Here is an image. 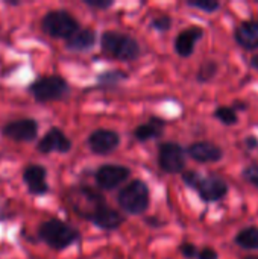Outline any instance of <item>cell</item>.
I'll use <instances>...</instances> for the list:
<instances>
[{
    "mask_svg": "<svg viewBox=\"0 0 258 259\" xmlns=\"http://www.w3.org/2000/svg\"><path fill=\"white\" fill-rule=\"evenodd\" d=\"M100 49L105 55L120 61L132 62L141 55V47L135 38L117 30H105L100 35Z\"/></svg>",
    "mask_w": 258,
    "mask_h": 259,
    "instance_id": "cell-1",
    "label": "cell"
},
{
    "mask_svg": "<svg viewBox=\"0 0 258 259\" xmlns=\"http://www.w3.org/2000/svg\"><path fill=\"white\" fill-rule=\"evenodd\" d=\"M117 203L129 215H143L151 206V190L141 179H134L123 185L117 194Z\"/></svg>",
    "mask_w": 258,
    "mask_h": 259,
    "instance_id": "cell-2",
    "label": "cell"
},
{
    "mask_svg": "<svg viewBox=\"0 0 258 259\" xmlns=\"http://www.w3.org/2000/svg\"><path fill=\"white\" fill-rule=\"evenodd\" d=\"M38 235L49 247L55 250H64L81 240V234L78 229L58 219H50L41 223Z\"/></svg>",
    "mask_w": 258,
    "mask_h": 259,
    "instance_id": "cell-3",
    "label": "cell"
},
{
    "mask_svg": "<svg viewBox=\"0 0 258 259\" xmlns=\"http://www.w3.org/2000/svg\"><path fill=\"white\" fill-rule=\"evenodd\" d=\"M43 30L59 39H68L79 30V21L65 9H52L41 20Z\"/></svg>",
    "mask_w": 258,
    "mask_h": 259,
    "instance_id": "cell-4",
    "label": "cell"
},
{
    "mask_svg": "<svg viewBox=\"0 0 258 259\" xmlns=\"http://www.w3.org/2000/svg\"><path fill=\"white\" fill-rule=\"evenodd\" d=\"M29 91L38 102H53L65 99L70 94V87L62 76L52 74L32 82L29 85Z\"/></svg>",
    "mask_w": 258,
    "mask_h": 259,
    "instance_id": "cell-5",
    "label": "cell"
},
{
    "mask_svg": "<svg viewBox=\"0 0 258 259\" xmlns=\"http://www.w3.org/2000/svg\"><path fill=\"white\" fill-rule=\"evenodd\" d=\"M187 150L175 141H164L158 146V167L167 175H182L186 171Z\"/></svg>",
    "mask_w": 258,
    "mask_h": 259,
    "instance_id": "cell-6",
    "label": "cell"
},
{
    "mask_svg": "<svg viewBox=\"0 0 258 259\" xmlns=\"http://www.w3.org/2000/svg\"><path fill=\"white\" fill-rule=\"evenodd\" d=\"M70 202H71L73 209L85 220H88V217L97 208H100L102 205L106 203L105 197L99 191H96L90 187H79V188L73 190L70 194Z\"/></svg>",
    "mask_w": 258,
    "mask_h": 259,
    "instance_id": "cell-7",
    "label": "cell"
},
{
    "mask_svg": "<svg viewBox=\"0 0 258 259\" xmlns=\"http://www.w3.org/2000/svg\"><path fill=\"white\" fill-rule=\"evenodd\" d=\"M129 178H131V170L126 165H120V164H103L94 173V181L97 187L105 191H111L123 185L125 182H128Z\"/></svg>",
    "mask_w": 258,
    "mask_h": 259,
    "instance_id": "cell-8",
    "label": "cell"
},
{
    "mask_svg": "<svg viewBox=\"0 0 258 259\" xmlns=\"http://www.w3.org/2000/svg\"><path fill=\"white\" fill-rule=\"evenodd\" d=\"M87 146L96 155H109L120 146V135L113 129H96L88 135Z\"/></svg>",
    "mask_w": 258,
    "mask_h": 259,
    "instance_id": "cell-9",
    "label": "cell"
},
{
    "mask_svg": "<svg viewBox=\"0 0 258 259\" xmlns=\"http://www.w3.org/2000/svg\"><path fill=\"white\" fill-rule=\"evenodd\" d=\"M199 194V199L205 203H216L220 202L227 197L230 187L228 184L217 176H208V178H202L201 184L198 185V188L195 190Z\"/></svg>",
    "mask_w": 258,
    "mask_h": 259,
    "instance_id": "cell-10",
    "label": "cell"
},
{
    "mask_svg": "<svg viewBox=\"0 0 258 259\" xmlns=\"http://www.w3.org/2000/svg\"><path fill=\"white\" fill-rule=\"evenodd\" d=\"M202 36H204V29L201 26L193 24V26L182 29L176 35L175 42H173L176 55L181 58H190L195 53L196 44L202 39Z\"/></svg>",
    "mask_w": 258,
    "mask_h": 259,
    "instance_id": "cell-11",
    "label": "cell"
},
{
    "mask_svg": "<svg viewBox=\"0 0 258 259\" xmlns=\"http://www.w3.org/2000/svg\"><path fill=\"white\" fill-rule=\"evenodd\" d=\"M2 134L15 141H32L38 134V123L33 118H20L3 126Z\"/></svg>",
    "mask_w": 258,
    "mask_h": 259,
    "instance_id": "cell-12",
    "label": "cell"
},
{
    "mask_svg": "<svg viewBox=\"0 0 258 259\" xmlns=\"http://www.w3.org/2000/svg\"><path fill=\"white\" fill-rule=\"evenodd\" d=\"M187 155L196 162L213 164V162L222 161L224 150H222V147H219L217 144H214L211 141H196L187 147Z\"/></svg>",
    "mask_w": 258,
    "mask_h": 259,
    "instance_id": "cell-13",
    "label": "cell"
},
{
    "mask_svg": "<svg viewBox=\"0 0 258 259\" xmlns=\"http://www.w3.org/2000/svg\"><path fill=\"white\" fill-rule=\"evenodd\" d=\"M36 147L41 153H67L71 150V141L59 127H50L46 132V135L40 140Z\"/></svg>",
    "mask_w": 258,
    "mask_h": 259,
    "instance_id": "cell-14",
    "label": "cell"
},
{
    "mask_svg": "<svg viewBox=\"0 0 258 259\" xmlns=\"http://www.w3.org/2000/svg\"><path fill=\"white\" fill-rule=\"evenodd\" d=\"M125 220L126 219L117 209L108 206V203L97 208L88 217V222H91L96 228H99L102 231H116L125 223Z\"/></svg>",
    "mask_w": 258,
    "mask_h": 259,
    "instance_id": "cell-15",
    "label": "cell"
},
{
    "mask_svg": "<svg viewBox=\"0 0 258 259\" xmlns=\"http://www.w3.org/2000/svg\"><path fill=\"white\" fill-rule=\"evenodd\" d=\"M47 170L40 164H32L24 168L23 181L27 185V190L33 196H43L49 191V185L46 182Z\"/></svg>",
    "mask_w": 258,
    "mask_h": 259,
    "instance_id": "cell-16",
    "label": "cell"
},
{
    "mask_svg": "<svg viewBox=\"0 0 258 259\" xmlns=\"http://www.w3.org/2000/svg\"><path fill=\"white\" fill-rule=\"evenodd\" d=\"M234 41L242 49L252 52L258 49V20H245L234 29Z\"/></svg>",
    "mask_w": 258,
    "mask_h": 259,
    "instance_id": "cell-17",
    "label": "cell"
},
{
    "mask_svg": "<svg viewBox=\"0 0 258 259\" xmlns=\"http://www.w3.org/2000/svg\"><path fill=\"white\" fill-rule=\"evenodd\" d=\"M164 129H166V120L161 118V117L152 115V117H149V120L146 123L138 124L132 131V137L137 141L144 143V141H149V140L160 138L164 134Z\"/></svg>",
    "mask_w": 258,
    "mask_h": 259,
    "instance_id": "cell-18",
    "label": "cell"
},
{
    "mask_svg": "<svg viewBox=\"0 0 258 259\" xmlns=\"http://www.w3.org/2000/svg\"><path fill=\"white\" fill-rule=\"evenodd\" d=\"M97 33L94 29H79L71 38L65 41V47L71 52H88L96 46Z\"/></svg>",
    "mask_w": 258,
    "mask_h": 259,
    "instance_id": "cell-19",
    "label": "cell"
},
{
    "mask_svg": "<svg viewBox=\"0 0 258 259\" xmlns=\"http://www.w3.org/2000/svg\"><path fill=\"white\" fill-rule=\"evenodd\" d=\"M236 246H239L243 250H258V228L257 226H248L237 232L234 237Z\"/></svg>",
    "mask_w": 258,
    "mask_h": 259,
    "instance_id": "cell-20",
    "label": "cell"
},
{
    "mask_svg": "<svg viewBox=\"0 0 258 259\" xmlns=\"http://www.w3.org/2000/svg\"><path fill=\"white\" fill-rule=\"evenodd\" d=\"M219 71V64L214 59H204L196 71V80L198 83H208L211 82Z\"/></svg>",
    "mask_w": 258,
    "mask_h": 259,
    "instance_id": "cell-21",
    "label": "cell"
},
{
    "mask_svg": "<svg viewBox=\"0 0 258 259\" xmlns=\"http://www.w3.org/2000/svg\"><path fill=\"white\" fill-rule=\"evenodd\" d=\"M128 77H129L128 73L123 70H108V71H103L97 76V85L100 88H111V87L122 83Z\"/></svg>",
    "mask_w": 258,
    "mask_h": 259,
    "instance_id": "cell-22",
    "label": "cell"
},
{
    "mask_svg": "<svg viewBox=\"0 0 258 259\" xmlns=\"http://www.w3.org/2000/svg\"><path fill=\"white\" fill-rule=\"evenodd\" d=\"M214 118L225 126H234L239 123V114L233 106L222 105L214 109Z\"/></svg>",
    "mask_w": 258,
    "mask_h": 259,
    "instance_id": "cell-23",
    "label": "cell"
},
{
    "mask_svg": "<svg viewBox=\"0 0 258 259\" xmlns=\"http://www.w3.org/2000/svg\"><path fill=\"white\" fill-rule=\"evenodd\" d=\"M186 6L201 9L207 14H213L217 9H220V3L216 0H186Z\"/></svg>",
    "mask_w": 258,
    "mask_h": 259,
    "instance_id": "cell-24",
    "label": "cell"
},
{
    "mask_svg": "<svg viewBox=\"0 0 258 259\" xmlns=\"http://www.w3.org/2000/svg\"><path fill=\"white\" fill-rule=\"evenodd\" d=\"M172 24H173V18L169 14H160L151 20V27L160 33L169 32L172 29Z\"/></svg>",
    "mask_w": 258,
    "mask_h": 259,
    "instance_id": "cell-25",
    "label": "cell"
},
{
    "mask_svg": "<svg viewBox=\"0 0 258 259\" xmlns=\"http://www.w3.org/2000/svg\"><path fill=\"white\" fill-rule=\"evenodd\" d=\"M202 178H204V176H202L201 173L195 171V170H186V171L181 175L182 184H184L186 187L192 188V190H196V188H198V185L201 184Z\"/></svg>",
    "mask_w": 258,
    "mask_h": 259,
    "instance_id": "cell-26",
    "label": "cell"
},
{
    "mask_svg": "<svg viewBox=\"0 0 258 259\" xmlns=\"http://www.w3.org/2000/svg\"><path fill=\"white\" fill-rule=\"evenodd\" d=\"M242 178L249 185L258 188V164H249V165H246L243 168V171H242Z\"/></svg>",
    "mask_w": 258,
    "mask_h": 259,
    "instance_id": "cell-27",
    "label": "cell"
},
{
    "mask_svg": "<svg viewBox=\"0 0 258 259\" xmlns=\"http://www.w3.org/2000/svg\"><path fill=\"white\" fill-rule=\"evenodd\" d=\"M178 250H179L181 256L186 259H196L198 255H199V249L195 244L187 243V241L186 243H181L179 247H178Z\"/></svg>",
    "mask_w": 258,
    "mask_h": 259,
    "instance_id": "cell-28",
    "label": "cell"
},
{
    "mask_svg": "<svg viewBox=\"0 0 258 259\" xmlns=\"http://www.w3.org/2000/svg\"><path fill=\"white\" fill-rule=\"evenodd\" d=\"M84 3L93 9H100V11H106L114 6V0H84Z\"/></svg>",
    "mask_w": 258,
    "mask_h": 259,
    "instance_id": "cell-29",
    "label": "cell"
},
{
    "mask_svg": "<svg viewBox=\"0 0 258 259\" xmlns=\"http://www.w3.org/2000/svg\"><path fill=\"white\" fill-rule=\"evenodd\" d=\"M198 259H219V253L214 247L205 246L202 249H199V255Z\"/></svg>",
    "mask_w": 258,
    "mask_h": 259,
    "instance_id": "cell-30",
    "label": "cell"
},
{
    "mask_svg": "<svg viewBox=\"0 0 258 259\" xmlns=\"http://www.w3.org/2000/svg\"><path fill=\"white\" fill-rule=\"evenodd\" d=\"M243 144L248 150H257L258 149V138L255 135H248L243 140Z\"/></svg>",
    "mask_w": 258,
    "mask_h": 259,
    "instance_id": "cell-31",
    "label": "cell"
},
{
    "mask_svg": "<svg viewBox=\"0 0 258 259\" xmlns=\"http://www.w3.org/2000/svg\"><path fill=\"white\" fill-rule=\"evenodd\" d=\"M144 223H146L148 226H151V228H160V226L164 225L158 217H146V219H144Z\"/></svg>",
    "mask_w": 258,
    "mask_h": 259,
    "instance_id": "cell-32",
    "label": "cell"
},
{
    "mask_svg": "<svg viewBox=\"0 0 258 259\" xmlns=\"http://www.w3.org/2000/svg\"><path fill=\"white\" fill-rule=\"evenodd\" d=\"M231 106H233L237 112H239V111H246V109L249 108V105H248L246 102H243V100H236Z\"/></svg>",
    "mask_w": 258,
    "mask_h": 259,
    "instance_id": "cell-33",
    "label": "cell"
},
{
    "mask_svg": "<svg viewBox=\"0 0 258 259\" xmlns=\"http://www.w3.org/2000/svg\"><path fill=\"white\" fill-rule=\"evenodd\" d=\"M249 64H251V67H252L254 70H257L258 71V52L251 58V62H249Z\"/></svg>",
    "mask_w": 258,
    "mask_h": 259,
    "instance_id": "cell-34",
    "label": "cell"
},
{
    "mask_svg": "<svg viewBox=\"0 0 258 259\" xmlns=\"http://www.w3.org/2000/svg\"><path fill=\"white\" fill-rule=\"evenodd\" d=\"M242 259H258V256H245V258Z\"/></svg>",
    "mask_w": 258,
    "mask_h": 259,
    "instance_id": "cell-35",
    "label": "cell"
}]
</instances>
